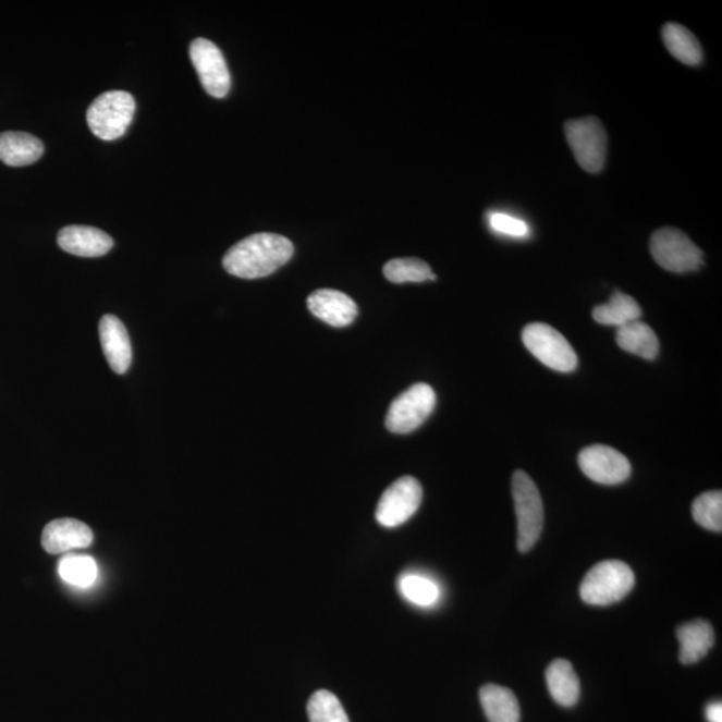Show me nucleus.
Here are the masks:
<instances>
[{"instance_id":"1","label":"nucleus","mask_w":722,"mask_h":722,"mask_svg":"<svg viewBox=\"0 0 722 722\" xmlns=\"http://www.w3.org/2000/svg\"><path fill=\"white\" fill-rule=\"evenodd\" d=\"M290 240L276 233H257L241 240L227 252L222 266L241 279H261L285 266L293 256Z\"/></svg>"},{"instance_id":"2","label":"nucleus","mask_w":722,"mask_h":722,"mask_svg":"<svg viewBox=\"0 0 722 722\" xmlns=\"http://www.w3.org/2000/svg\"><path fill=\"white\" fill-rule=\"evenodd\" d=\"M634 587V573L622 561H603L592 566L580 584L583 601L592 607H608L629 595Z\"/></svg>"},{"instance_id":"3","label":"nucleus","mask_w":722,"mask_h":722,"mask_svg":"<svg viewBox=\"0 0 722 722\" xmlns=\"http://www.w3.org/2000/svg\"><path fill=\"white\" fill-rule=\"evenodd\" d=\"M136 113V101L127 91H106L87 110V125L94 136L103 140L119 139L126 133Z\"/></svg>"},{"instance_id":"4","label":"nucleus","mask_w":722,"mask_h":722,"mask_svg":"<svg viewBox=\"0 0 722 722\" xmlns=\"http://www.w3.org/2000/svg\"><path fill=\"white\" fill-rule=\"evenodd\" d=\"M513 498L518 521V550L527 553L538 542L543 531L544 512L542 497L534 480L518 469L513 475Z\"/></svg>"},{"instance_id":"5","label":"nucleus","mask_w":722,"mask_h":722,"mask_svg":"<svg viewBox=\"0 0 722 722\" xmlns=\"http://www.w3.org/2000/svg\"><path fill=\"white\" fill-rule=\"evenodd\" d=\"M650 254L661 268L673 273L697 271L703 264L701 249L676 228H661L651 234Z\"/></svg>"},{"instance_id":"6","label":"nucleus","mask_w":722,"mask_h":722,"mask_svg":"<svg viewBox=\"0 0 722 722\" xmlns=\"http://www.w3.org/2000/svg\"><path fill=\"white\" fill-rule=\"evenodd\" d=\"M522 340L537 359L558 372H572L578 366V356L561 332L543 322L524 328Z\"/></svg>"},{"instance_id":"7","label":"nucleus","mask_w":722,"mask_h":722,"mask_svg":"<svg viewBox=\"0 0 722 722\" xmlns=\"http://www.w3.org/2000/svg\"><path fill=\"white\" fill-rule=\"evenodd\" d=\"M565 134L579 167L589 173L601 172L608 152L607 132L601 121L596 117L567 121Z\"/></svg>"},{"instance_id":"8","label":"nucleus","mask_w":722,"mask_h":722,"mask_svg":"<svg viewBox=\"0 0 722 722\" xmlns=\"http://www.w3.org/2000/svg\"><path fill=\"white\" fill-rule=\"evenodd\" d=\"M437 406L432 387L418 383L392 402L387 414L386 426L393 433H409L419 428Z\"/></svg>"},{"instance_id":"9","label":"nucleus","mask_w":722,"mask_h":722,"mask_svg":"<svg viewBox=\"0 0 722 722\" xmlns=\"http://www.w3.org/2000/svg\"><path fill=\"white\" fill-rule=\"evenodd\" d=\"M423 489L418 480L413 477H403L393 484L381 495L377 519L381 526L397 527L413 516L420 506Z\"/></svg>"},{"instance_id":"10","label":"nucleus","mask_w":722,"mask_h":722,"mask_svg":"<svg viewBox=\"0 0 722 722\" xmlns=\"http://www.w3.org/2000/svg\"><path fill=\"white\" fill-rule=\"evenodd\" d=\"M189 52L205 91L215 98L227 97L231 90V73L219 47L208 39L197 38Z\"/></svg>"},{"instance_id":"11","label":"nucleus","mask_w":722,"mask_h":722,"mask_svg":"<svg viewBox=\"0 0 722 722\" xmlns=\"http://www.w3.org/2000/svg\"><path fill=\"white\" fill-rule=\"evenodd\" d=\"M578 463L587 478L601 485H620L632 474L627 457L609 445H589L579 452Z\"/></svg>"},{"instance_id":"12","label":"nucleus","mask_w":722,"mask_h":722,"mask_svg":"<svg viewBox=\"0 0 722 722\" xmlns=\"http://www.w3.org/2000/svg\"><path fill=\"white\" fill-rule=\"evenodd\" d=\"M99 339L106 360L115 374L123 375L131 367L133 351L126 327L119 317L105 315L99 321Z\"/></svg>"},{"instance_id":"13","label":"nucleus","mask_w":722,"mask_h":722,"mask_svg":"<svg viewBox=\"0 0 722 722\" xmlns=\"http://www.w3.org/2000/svg\"><path fill=\"white\" fill-rule=\"evenodd\" d=\"M94 541L91 528L84 522L62 518L50 522L42 534V546L49 554H63L70 550L86 549Z\"/></svg>"},{"instance_id":"14","label":"nucleus","mask_w":722,"mask_h":722,"mask_svg":"<svg viewBox=\"0 0 722 722\" xmlns=\"http://www.w3.org/2000/svg\"><path fill=\"white\" fill-rule=\"evenodd\" d=\"M58 245L70 255L79 257H101L114 246V241L101 229L84 225H70L58 233Z\"/></svg>"},{"instance_id":"15","label":"nucleus","mask_w":722,"mask_h":722,"mask_svg":"<svg viewBox=\"0 0 722 722\" xmlns=\"http://www.w3.org/2000/svg\"><path fill=\"white\" fill-rule=\"evenodd\" d=\"M308 308L317 319L336 328H343L355 321L357 305L345 293L333 290H319L307 301Z\"/></svg>"},{"instance_id":"16","label":"nucleus","mask_w":722,"mask_h":722,"mask_svg":"<svg viewBox=\"0 0 722 722\" xmlns=\"http://www.w3.org/2000/svg\"><path fill=\"white\" fill-rule=\"evenodd\" d=\"M42 140L23 132L0 133V161L8 167L33 166L44 156Z\"/></svg>"},{"instance_id":"17","label":"nucleus","mask_w":722,"mask_h":722,"mask_svg":"<svg viewBox=\"0 0 722 722\" xmlns=\"http://www.w3.org/2000/svg\"><path fill=\"white\" fill-rule=\"evenodd\" d=\"M680 661L684 665L700 662L713 648L715 636L712 625L703 620L688 622L677 629Z\"/></svg>"},{"instance_id":"18","label":"nucleus","mask_w":722,"mask_h":722,"mask_svg":"<svg viewBox=\"0 0 722 722\" xmlns=\"http://www.w3.org/2000/svg\"><path fill=\"white\" fill-rule=\"evenodd\" d=\"M546 683L551 697L561 707L572 708L579 700L580 684L577 673L567 660H555L546 671Z\"/></svg>"},{"instance_id":"19","label":"nucleus","mask_w":722,"mask_h":722,"mask_svg":"<svg viewBox=\"0 0 722 722\" xmlns=\"http://www.w3.org/2000/svg\"><path fill=\"white\" fill-rule=\"evenodd\" d=\"M479 698L490 722H519V702L512 690L487 684L480 689Z\"/></svg>"},{"instance_id":"20","label":"nucleus","mask_w":722,"mask_h":722,"mask_svg":"<svg viewBox=\"0 0 722 722\" xmlns=\"http://www.w3.org/2000/svg\"><path fill=\"white\" fill-rule=\"evenodd\" d=\"M617 344L621 350L647 360H654L660 351V342L656 332L639 320L619 328Z\"/></svg>"},{"instance_id":"21","label":"nucleus","mask_w":722,"mask_h":722,"mask_svg":"<svg viewBox=\"0 0 722 722\" xmlns=\"http://www.w3.org/2000/svg\"><path fill=\"white\" fill-rule=\"evenodd\" d=\"M662 39L666 49L680 62L697 66L702 61V49L695 35L678 23H668L662 28Z\"/></svg>"},{"instance_id":"22","label":"nucleus","mask_w":722,"mask_h":722,"mask_svg":"<svg viewBox=\"0 0 722 722\" xmlns=\"http://www.w3.org/2000/svg\"><path fill=\"white\" fill-rule=\"evenodd\" d=\"M643 309L629 295L615 292L607 304L597 305L592 310V317L602 326L624 327L632 321L639 320Z\"/></svg>"},{"instance_id":"23","label":"nucleus","mask_w":722,"mask_h":722,"mask_svg":"<svg viewBox=\"0 0 722 722\" xmlns=\"http://www.w3.org/2000/svg\"><path fill=\"white\" fill-rule=\"evenodd\" d=\"M383 273L391 283H425L437 280L432 269L419 258H395L386 264Z\"/></svg>"},{"instance_id":"24","label":"nucleus","mask_w":722,"mask_h":722,"mask_svg":"<svg viewBox=\"0 0 722 722\" xmlns=\"http://www.w3.org/2000/svg\"><path fill=\"white\" fill-rule=\"evenodd\" d=\"M399 591L407 601L421 608L432 607L440 597L436 580L419 574H406L399 579Z\"/></svg>"},{"instance_id":"25","label":"nucleus","mask_w":722,"mask_h":722,"mask_svg":"<svg viewBox=\"0 0 722 722\" xmlns=\"http://www.w3.org/2000/svg\"><path fill=\"white\" fill-rule=\"evenodd\" d=\"M693 519L710 531L722 530V492L720 490L703 492L695 499L692 506Z\"/></svg>"},{"instance_id":"26","label":"nucleus","mask_w":722,"mask_h":722,"mask_svg":"<svg viewBox=\"0 0 722 722\" xmlns=\"http://www.w3.org/2000/svg\"><path fill=\"white\" fill-rule=\"evenodd\" d=\"M310 722H350L339 698L328 690H317L307 706Z\"/></svg>"},{"instance_id":"27","label":"nucleus","mask_w":722,"mask_h":722,"mask_svg":"<svg viewBox=\"0 0 722 722\" xmlns=\"http://www.w3.org/2000/svg\"><path fill=\"white\" fill-rule=\"evenodd\" d=\"M58 573L69 584L87 587L97 578V563L91 556L66 555L58 563Z\"/></svg>"},{"instance_id":"28","label":"nucleus","mask_w":722,"mask_h":722,"mask_svg":"<svg viewBox=\"0 0 722 722\" xmlns=\"http://www.w3.org/2000/svg\"><path fill=\"white\" fill-rule=\"evenodd\" d=\"M489 222L497 233L504 234V236L525 237L528 234V225L525 221L506 213H491Z\"/></svg>"},{"instance_id":"29","label":"nucleus","mask_w":722,"mask_h":722,"mask_svg":"<svg viewBox=\"0 0 722 722\" xmlns=\"http://www.w3.org/2000/svg\"><path fill=\"white\" fill-rule=\"evenodd\" d=\"M706 715L708 722H722V703L720 701L709 703Z\"/></svg>"}]
</instances>
